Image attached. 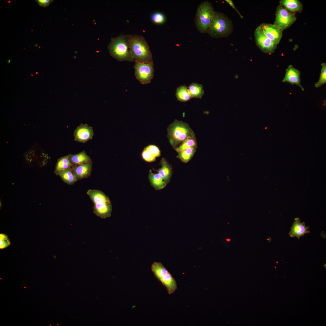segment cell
I'll list each match as a JSON object with an SVG mask.
<instances>
[{
    "mask_svg": "<svg viewBox=\"0 0 326 326\" xmlns=\"http://www.w3.org/2000/svg\"><path fill=\"white\" fill-rule=\"evenodd\" d=\"M128 40L131 56L134 61L146 63L153 62L149 46L142 36L129 35Z\"/></svg>",
    "mask_w": 326,
    "mask_h": 326,
    "instance_id": "obj_1",
    "label": "cell"
},
{
    "mask_svg": "<svg viewBox=\"0 0 326 326\" xmlns=\"http://www.w3.org/2000/svg\"><path fill=\"white\" fill-rule=\"evenodd\" d=\"M233 30L231 20L224 14L215 11L207 33L212 37L218 38L228 37Z\"/></svg>",
    "mask_w": 326,
    "mask_h": 326,
    "instance_id": "obj_2",
    "label": "cell"
},
{
    "mask_svg": "<svg viewBox=\"0 0 326 326\" xmlns=\"http://www.w3.org/2000/svg\"><path fill=\"white\" fill-rule=\"evenodd\" d=\"M167 131L170 143L174 149L188 137L195 136L187 124L177 120L169 125Z\"/></svg>",
    "mask_w": 326,
    "mask_h": 326,
    "instance_id": "obj_3",
    "label": "cell"
},
{
    "mask_svg": "<svg viewBox=\"0 0 326 326\" xmlns=\"http://www.w3.org/2000/svg\"><path fill=\"white\" fill-rule=\"evenodd\" d=\"M129 35H120L111 38L108 48L110 55L119 61H134L129 50Z\"/></svg>",
    "mask_w": 326,
    "mask_h": 326,
    "instance_id": "obj_4",
    "label": "cell"
},
{
    "mask_svg": "<svg viewBox=\"0 0 326 326\" xmlns=\"http://www.w3.org/2000/svg\"><path fill=\"white\" fill-rule=\"evenodd\" d=\"M215 11L212 3L209 1H204L198 6L194 23L196 28L200 33H207Z\"/></svg>",
    "mask_w": 326,
    "mask_h": 326,
    "instance_id": "obj_5",
    "label": "cell"
},
{
    "mask_svg": "<svg viewBox=\"0 0 326 326\" xmlns=\"http://www.w3.org/2000/svg\"><path fill=\"white\" fill-rule=\"evenodd\" d=\"M151 269L155 277L165 287L168 293H174L177 288L176 282L162 264L155 262L152 264Z\"/></svg>",
    "mask_w": 326,
    "mask_h": 326,
    "instance_id": "obj_6",
    "label": "cell"
},
{
    "mask_svg": "<svg viewBox=\"0 0 326 326\" xmlns=\"http://www.w3.org/2000/svg\"><path fill=\"white\" fill-rule=\"evenodd\" d=\"M273 24L283 30L290 27L296 20L295 13L290 12L279 5L276 8Z\"/></svg>",
    "mask_w": 326,
    "mask_h": 326,
    "instance_id": "obj_7",
    "label": "cell"
},
{
    "mask_svg": "<svg viewBox=\"0 0 326 326\" xmlns=\"http://www.w3.org/2000/svg\"><path fill=\"white\" fill-rule=\"evenodd\" d=\"M134 61L135 75L137 79L142 85L150 83L154 76L153 62L146 63Z\"/></svg>",
    "mask_w": 326,
    "mask_h": 326,
    "instance_id": "obj_8",
    "label": "cell"
},
{
    "mask_svg": "<svg viewBox=\"0 0 326 326\" xmlns=\"http://www.w3.org/2000/svg\"><path fill=\"white\" fill-rule=\"evenodd\" d=\"M254 35L256 44L262 52L269 54L274 52L277 45L264 34L259 25L255 30Z\"/></svg>",
    "mask_w": 326,
    "mask_h": 326,
    "instance_id": "obj_9",
    "label": "cell"
},
{
    "mask_svg": "<svg viewBox=\"0 0 326 326\" xmlns=\"http://www.w3.org/2000/svg\"><path fill=\"white\" fill-rule=\"evenodd\" d=\"M259 26L263 33L268 38L277 45L279 43L283 30L273 24L263 23Z\"/></svg>",
    "mask_w": 326,
    "mask_h": 326,
    "instance_id": "obj_10",
    "label": "cell"
},
{
    "mask_svg": "<svg viewBox=\"0 0 326 326\" xmlns=\"http://www.w3.org/2000/svg\"><path fill=\"white\" fill-rule=\"evenodd\" d=\"M94 135L93 128L87 124L81 123L76 128L74 132V140L83 143L91 139Z\"/></svg>",
    "mask_w": 326,
    "mask_h": 326,
    "instance_id": "obj_11",
    "label": "cell"
},
{
    "mask_svg": "<svg viewBox=\"0 0 326 326\" xmlns=\"http://www.w3.org/2000/svg\"><path fill=\"white\" fill-rule=\"evenodd\" d=\"M72 171L78 180L89 177L91 175L92 168V160L82 165L73 166Z\"/></svg>",
    "mask_w": 326,
    "mask_h": 326,
    "instance_id": "obj_12",
    "label": "cell"
},
{
    "mask_svg": "<svg viewBox=\"0 0 326 326\" xmlns=\"http://www.w3.org/2000/svg\"><path fill=\"white\" fill-rule=\"evenodd\" d=\"M309 229L308 226H306L304 222H301L299 219L297 218L295 219L289 234L291 237H296L299 239L305 234L309 233Z\"/></svg>",
    "mask_w": 326,
    "mask_h": 326,
    "instance_id": "obj_13",
    "label": "cell"
},
{
    "mask_svg": "<svg viewBox=\"0 0 326 326\" xmlns=\"http://www.w3.org/2000/svg\"><path fill=\"white\" fill-rule=\"evenodd\" d=\"M112 212L111 203L94 204L93 212L96 216L101 219L110 217Z\"/></svg>",
    "mask_w": 326,
    "mask_h": 326,
    "instance_id": "obj_14",
    "label": "cell"
},
{
    "mask_svg": "<svg viewBox=\"0 0 326 326\" xmlns=\"http://www.w3.org/2000/svg\"><path fill=\"white\" fill-rule=\"evenodd\" d=\"M87 193L94 204L111 203L109 197L100 190L89 189Z\"/></svg>",
    "mask_w": 326,
    "mask_h": 326,
    "instance_id": "obj_15",
    "label": "cell"
},
{
    "mask_svg": "<svg viewBox=\"0 0 326 326\" xmlns=\"http://www.w3.org/2000/svg\"><path fill=\"white\" fill-rule=\"evenodd\" d=\"M279 5L291 12L300 13L303 9L302 3L298 0H281Z\"/></svg>",
    "mask_w": 326,
    "mask_h": 326,
    "instance_id": "obj_16",
    "label": "cell"
},
{
    "mask_svg": "<svg viewBox=\"0 0 326 326\" xmlns=\"http://www.w3.org/2000/svg\"><path fill=\"white\" fill-rule=\"evenodd\" d=\"M161 168L157 170V171L167 184L169 182L172 176V168L171 165L164 158L161 159Z\"/></svg>",
    "mask_w": 326,
    "mask_h": 326,
    "instance_id": "obj_17",
    "label": "cell"
},
{
    "mask_svg": "<svg viewBox=\"0 0 326 326\" xmlns=\"http://www.w3.org/2000/svg\"><path fill=\"white\" fill-rule=\"evenodd\" d=\"M149 179L152 186L156 190H160L165 188L167 184L158 173H153L149 170Z\"/></svg>",
    "mask_w": 326,
    "mask_h": 326,
    "instance_id": "obj_18",
    "label": "cell"
},
{
    "mask_svg": "<svg viewBox=\"0 0 326 326\" xmlns=\"http://www.w3.org/2000/svg\"><path fill=\"white\" fill-rule=\"evenodd\" d=\"M70 154H69L58 159L54 171L56 175H58L60 172L71 168L73 166L69 159Z\"/></svg>",
    "mask_w": 326,
    "mask_h": 326,
    "instance_id": "obj_19",
    "label": "cell"
},
{
    "mask_svg": "<svg viewBox=\"0 0 326 326\" xmlns=\"http://www.w3.org/2000/svg\"><path fill=\"white\" fill-rule=\"evenodd\" d=\"M69 159L73 166L84 164L91 160L85 150L77 154H71Z\"/></svg>",
    "mask_w": 326,
    "mask_h": 326,
    "instance_id": "obj_20",
    "label": "cell"
},
{
    "mask_svg": "<svg viewBox=\"0 0 326 326\" xmlns=\"http://www.w3.org/2000/svg\"><path fill=\"white\" fill-rule=\"evenodd\" d=\"M72 168L62 171L58 174L64 182L69 185H72L78 180L73 174Z\"/></svg>",
    "mask_w": 326,
    "mask_h": 326,
    "instance_id": "obj_21",
    "label": "cell"
},
{
    "mask_svg": "<svg viewBox=\"0 0 326 326\" xmlns=\"http://www.w3.org/2000/svg\"><path fill=\"white\" fill-rule=\"evenodd\" d=\"M176 96L178 101L183 102H187L192 98L188 87L185 85L180 86L177 88Z\"/></svg>",
    "mask_w": 326,
    "mask_h": 326,
    "instance_id": "obj_22",
    "label": "cell"
},
{
    "mask_svg": "<svg viewBox=\"0 0 326 326\" xmlns=\"http://www.w3.org/2000/svg\"><path fill=\"white\" fill-rule=\"evenodd\" d=\"M188 88L192 98L201 99L204 94L203 86L201 84L193 83Z\"/></svg>",
    "mask_w": 326,
    "mask_h": 326,
    "instance_id": "obj_23",
    "label": "cell"
},
{
    "mask_svg": "<svg viewBox=\"0 0 326 326\" xmlns=\"http://www.w3.org/2000/svg\"><path fill=\"white\" fill-rule=\"evenodd\" d=\"M197 143L195 136H191L187 138L180 145L175 149L177 152L190 148L196 149Z\"/></svg>",
    "mask_w": 326,
    "mask_h": 326,
    "instance_id": "obj_24",
    "label": "cell"
},
{
    "mask_svg": "<svg viewBox=\"0 0 326 326\" xmlns=\"http://www.w3.org/2000/svg\"><path fill=\"white\" fill-rule=\"evenodd\" d=\"M196 150V149L194 148H187L178 152L177 157L183 162L187 163L193 157Z\"/></svg>",
    "mask_w": 326,
    "mask_h": 326,
    "instance_id": "obj_25",
    "label": "cell"
},
{
    "mask_svg": "<svg viewBox=\"0 0 326 326\" xmlns=\"http://www.w3.org/2000/svg\"><path fill=\"white\" fill-rule=\"evenodd\" d=\"M321 73L318 81L315 84V87L318 88L326 83V64L323 62L321 64Z\"/></svg>",
    "mask_w": 326,
    "mask_h": 326,
    "instance_id": "obj_26",
    "label": "cell"
},
{
    "mask_svg": "<svg viewBox=\"0 0 326 326\" xmlns=\"http://www.w3.org/2000/svg\"><path fill=\"white\" fill-rule=\"evenodd\" d=\"M282 82H287L292 85L295 84L299 87L302 91H304L305 90L304 88L301 84L300 77L296 76H284Z\"/></svg>",
    "mask_w": 326,
    "mask_h": 326,
    "instance_id": "obj_27",
    "label": "cell"
},
{
    "mask_svg": "<svg viewBox=\"0 0 326 326\" xmlns=\"http://www.w3.org/2000/svg\"><path fill=\"white\" fill-rule=\"evenodd\" d=\"M151 19L155 24H161L165 21V17L163 13L160 12H156L151 15Z\"/></svg>",
    "mask_w": 326,
    "mask_h": 326,
    "instance_id": "obj_28",
    "label": "cell"
},
{
    "mask_svg": "<svg viewBox=\"0 0 326 326\" xmlns=\"http://www.w3.org/2000/svg\"><path fill=\"white\" fill-rule=\"evenodd\" d=\"M300 75L301 72L298 69L294 68L292 65H290L286 69L285 76H296L300 77Z\"/></svg>",
    "mask_w": 326,
    "mask_h": 326,
    "instance_id": "obj_29",
    "label": "cell"
},
{
    "mask_svg": "<svg viewBox=\"0 0 326 326\" xmlns=\"http://www.w3.org/2000/svg\"><path fill=\"white\" fill-rule=\"evenodd\" d=\"M142 155L143 159L148 162L154 161L156 159V157L150 151L145 148L142 152Z\"/></svg>",
    "mask_w": 326,
    "mask_h": 326,
    "instance_id": "obj_30",
    "label": "cell"
},
{
    "mask_svg": "<svg viewBox=\"0 0 326 326\" xmlns=\"http://www.w3.org/2000/svg\"><path fill=\"white\" fill-rule=\"evenodd\" d=\"M11 244L8 236L3 233L0 234V249H2L8 247Z\"/></svg>",
    "mask_w": 326,
    "mask_h": 326,
    "instance_id": "obj_31",
    "label": "cell"
},
{
    "mask_svg": "<svg viewBox=\"0 0 326 326\" xmlns=\"http://www.w3.org/2000/svg\"><path fill=\"white\" fill-rule=\"evenodd\" d=\"M145 148L150 151L156 158L160 156V151L156 146L153 145H150Z\"/></svg>",
    "mask_w": 326,
    "mask_h": 326,
    "instance_id": "obj_32",
    "label": "cell"
},
{
    "mask_svg": "<svg viewBox=\"0 0 326 326\" xmlns=\"http://www.w3.org/2000/svg\"><path fill=\"white\" fill-rule=\"evenodd\" d=\"M35 1L40 6L46 7L48 6L53 0H37Z\"/></svg>",
    "mask_w": 326,
    "mask_h": 326,
    "instance_id": "obj_33",
    "label": "cell"
},
{
    "mask_svg": "<svg viewBox=\"0 0 326 326\" xmlns=\"http://www.w3.org/2000/svg\"><path fill=\"white\" fill-rule=\"evenodd\" d=\"M225 1L227 3H228L230 5V6L231 7L233 8L234 9H235L236 11L238 13V14L240 16V18H243V17L241 15V14H240V13L238 11L237 9L236 8L235 6V5L234 3L233 2H232V0H225Z\"/></svg>",
    "mask_w": 326,
    "mask_h": 326,
    "instance_id": "obj_34",
    "label": "cell"
},
{
    "mask_svg": "<svg viewBox=\"0 0 326 326\" xmlns=\"http://www.w3.org/2000/svg\"><path fill=\"white\" fill-rule=\"evenodd\" d=\"M226 240L228 241H230V239H227Z\"/></svg>",
    "mask_w": 326,
    "mask_h": 326,
    "instance_id": "obj_35",
    "label": "cell"
},
{
    "mask_svg": "<svg viewBox=\"0 0 326 326\" xmlns=\"http://www.w3.org/2000/svg\"><path fill=\"white\" fill-rule=\"evenodd\" d=\"M10 62H11L10 60V59H9V60H8V63H10Z\"/></svg>",
    "mask_w": 326,
    "mask_h": 326,
    "instance_id": "obj_36",
    "label": "cell"
},
{
    "mask_svg": "<svg viewBox=\"0 0 326 326\" xmlns=\"http://www.w3.org/2000/svg\"><path fill=\"white\" fill-rule=\"evenodd\" d=\"M36 74H38V72H36Z\"/></svg>",
    "mask_w": 326,
    "mask_h": 326,
    "instance_id": "obj_37",
    "label": "cell"
},
{
    "mask_svg": "<svg viewBox=\"0 0 326 326\" xmlns=\"http://www.w3.org/2000/svg\"><path fill=\"white\" fill-rule=\"evenodd\" d=\"M24 287V288H26V287Z\"/></svg>",
    "mask_w": 326,
    "mask_h": 326,
    "instance_id": "obj_38",
    "label": "cell"
}]
</instances>
